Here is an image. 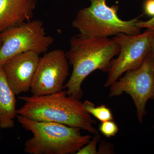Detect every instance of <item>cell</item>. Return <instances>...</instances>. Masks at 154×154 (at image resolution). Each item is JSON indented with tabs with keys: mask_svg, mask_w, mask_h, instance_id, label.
Masks as SVG:
<instances>
[{
	"mask_svg": "<svg viewBox=\"0 0 154 154\" xmlns=\"http://www.w3.org/2000/svg\"><path fill=\"white\" fill-rule=\"evenodd\" d=\"M119 52V45L113 38L86 37L80 33L73 36L70 40L69 49L66 52L73 67L64 87L67 95L81 99L85 79L97 70L108 72L111 61Z\"/></svg>",
	"mask_w": 154,
	"mask_h": 154,
	"instance_id": "obj_1",
	"label": "cell"
},
{
	"mask_svg": "<svg viewBox=\"0 0 154 154\" xmlns=\"http://www.w3.org/2000/svg\"><path fill=\"white\" fill-rule=\"evenodd\" d=\"M19 99L24 104L17 110L18 115L33 121L57 122L94 135L98 134L94 126L96 122L86 111L83 103L68 95L66 91L44 96H20Z\"/></svg>",
	"mask_w": 154,
	"mask_h": 154,
	"instance_id": "obj_2",
	"label": "cell"
},
{
	"mask_svg": "<svg viewBox=\"0 0 154 154\" xmlns=\"http://www.w3.org/2000/svg\"><path fill=\"white\" fill-rule=\"evenodd\" d=\"M22 127L33 134L25 142L24 151L29 154H76L92 136L82 135L81 129L54 122L30 120L17 114Z\"/></svg>",
	"mask_w": 154,
	"mask_h": 154,
	"instance_id": "obj_3",
	"label": "cell"
},
{
	"mask_svg": "<svg viewBox=\"0 0 154 154\" xmlns=\"http://www.w3.org/2000/svg\"><path fill=\"white\" fill-rule=\"evenodd\" d=\"M91 5L81 9L72 25L86 37L106 38L120 33L135 35L140 33L137 18L123 20L118 17V6L110 7L107 0H90Z\"/></svg>",
	"mask_w": 154,
	"mask_h": 154,
	"instance_id": "obj_4",
	"label": "cell"
},
{
	"mask_svg": "<svg viewBox=\"0 0 154 154\" xmlns=\"http://www.w3.org/2000/svg\"><path fill=\"white\" fill-rule=\"evenodd\" d=\"M0 66L15 56L34 51L38 54L47 52L54 39L45 33L39 20L24 22L0 33Z\"/></svg>",
	"mask_w": 154,
	"mask_h": 154,
	"instance_id": "obj_5",
	"label": "cell"
},
{
	"mask_svg": "<svg viewBox=\"0 0 154 154\" xmlns=\"http://www.w3.org/2000/svg\"><path fill=\"white\" fill-rule=\"evenodd\" d=\"M125 93L131 97L136 109L139 122L142 124L146 115V105L154 99V54L149 51L141 66L126 72L110 86V98Z\"/></svg>",
	"mask_w": 154,
	"mask_h": 154,
	"instance_id": "obj_6",
	"label": "cell"
},
{
	"mask_svg": "<svg viewBox=\"0 0 154 154\" xmlns=\"http://www.w3.org/2000/svg\"><path fill=\"white\" fill-rule=\"evenodd\" d=\"M154 30L147 29L144 33L135 35L120 33L113 39L119 46L118 57L112 60L108 70L105 88L110 87L126 72L141 66L151 50Z\"/></svg>",
	"mask_w": 154,
	"mask_h": 154,
	"instance_id": "obj_7",
	"label": "cell"
},
{
	"mask_svg": "<svg viewBox=\"0 0 154 154\" xmlns=\"http://www.w3.org/2000/svg\"><path fill=\"white\" fill-rule=\"evenodd\" d=\"M69 64L62 50L44 53L40 58L31 84L32 95L44 96L63 91L69 75Z\"/></svg>",
	"mask_w": 154,
	"mask_h": 154,
	"instance_id": "obj_8",
	"label": "cell"
},
{
	"mask_svg": "<svg viewBox=\"0 0 154 154\" xmlns=\"http://www.w3.org/2000/svg\"><path fill=\"white\" fill-rule=\"evenodd\" d=\"M39 55L34 51L22 53L11 58L2 65L8 82L15 95L30 90L40 59Z\"/></svg>",
	"mask_w": 154,
	"mask_h": 154,
	"instance_id": "obj_9",
	"label": "cell"
},
{
	"mask_svg": "<svg viewBox=\"0 0 154 154\" xmlns=\"http://www.w3.org/2000/svg\"><path fill=\"white\" fill-rule=\"evenodd\" d=\"M36 5V0H0V33L30 21Z\"/></svg>",
	"mask_w": 154,
	"mask_h": 154,
	"instance_id": "obj_10",
	"label": "cell"
},
{
	"mask_svg": "<svg viewBox=\"0 0 154 154\" xmlns=\"http://www.w3.org/2000/svg\"><path fill=\"white\" fill-rule=\"evenodd\" d=\"M15 94L12 90L5 74L2 66H0V128L8 129L15 125L17 116Z\"/></svg>",
	"mask_w": 154,
	"mask_h": 154,
	"instance_id": "obj_11",
	"label": "cell"
},
{
	"mask_svg": "<svg viewBox=\"0 0 154 154\" xmlns=\"http://www.w3.org/2000/svg\"><path fill=\"white\" fill-rule=\"evenodd\" d=\"M83 104L85 109L89 114L102 122L114 119L111 110L105 105L95 107L94 103L88 100L85 101Z\"/></svg>",
	"mask_w": 154,
	"mask_h": 154,
	"instance_id": "obj_12",
	"label": "cell"
},
{
	"mask_svg": "<svg viewBox=\"0 0 154 154\" xmlns=\"http://www.w3.org/2000/svg\"><path fill=\"white\" fill-rule=\"evenodd\" d=\"M99 129L102 134L107 138L115 136L119 131L118 126L113 120L102 122Z\"/></svg>",
	"mask_w": 154,
	"mask_h": 154,
	"instance_id": "obj_13",
	"label": "cell"
},
{
	"mask_svg": "<svg viewBox=\"0 0 154 154\" xmlns=\"http://www.w3.org/2000/svg\"><path fill=\"white\" fill-rule=\"evenodd\" d=\"M99 134H95L88 143L80 149L76 154H97V145L100 140Z\"/></svg>",
	"mask_w": 154,
	"mask_h": 154,
	"instance_id": "obj_14",
	"label": "cell"
},
{
	"mask_svg": "<svg viewBox=\"0 0 154 154\" xmlns=\"http://www.w3.org/2000/svg\"><path fill=\"white\" fill-rule=\"evenodd\" d=\"M108 143L103 142L101 143L100 149L98 151V154H112L113 152V146L110 145Z\"/></svg>",
	"mask_w": 154,
	"mask_h": 154,
	"instance_id": "obj_15",
	"label": "cell"
},
{
	"mask_svg": "<svg viewBox=\"0 0 154 154\" xmlns=\"http://www.w3.org/2000/svg\"><path fill=\"white\" fill-rule=\"evenodd\" d=\"M145 13L149 16H154V0H146L144 5Z\"/></svg>",
	"mask_w": 154,
	"mask_h": 154,
	"instance_id": "obj_16",
	"label": "cell"
},
{
	"mask_svg": "<svg viewBox=\"0 0 154 154\" xmlns=\"http://www.w3.org/2000/svg\"><path fill=\"white\" fill-rule=\"evenodd\" d=\"M138 26L141 28H146L154 30V16L148 21H140L138 23Z\"/></svg>",
	"mask_w": 154,
	"mask_h": 154,
	"instance_id": "obj_17",
	"label": "cell"
},
{
	"mask_svg": "<svg viewBox=\"0 0 154 154\" xmlns=\"http://www.w3.org/2000/svg\"><path fill=\"white\" fill-rule=\"evenodd\" d=\"M151 48L154 54V33L151 41Z\"/></svg>",
	"mask_w": 154,
	"mask_h": 154,
	"instance_id": "obj_18",
	"label": "cell"
},
{
	"mask_svg": "<svg viewBox=\"0 0 154 154\" xmlns=\"http://www.w3.org/2000/svg\"><path fill=\"white\" fill-rule=\"evenodd\" d=\"M1 45H2V42H1V40H0V47H1Z\"/></svg>",
	"mask_w": 154,
	"mask_h": 154,
	"instance_id": "obj_19",
	"label": "cell"
}]
</instances>
